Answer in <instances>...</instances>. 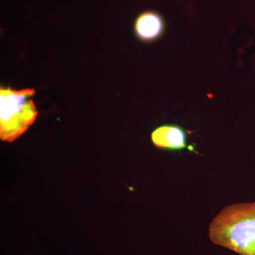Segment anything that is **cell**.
I'll use <instances>...</instances> for the list:
<instances>
[{"label":"cell","mask_w":255,"mask_h":255,"mask_svg":"<svg viewBox=\"0 0 255 255\" xmlns=\"http://www.w3.org/2000/svg\"><path fill=\"white\" fill-rule=\"evenodd\" d=\"M33 88L13 90L0 88V138L11 142L22 135L34 123L38 111L32 100Z\"/></svg>","instance_id":"obj_2"},{"label":"cell","mask_w":255,"mask_h":255,"mask_svg":"<svg viewBox=\"0 0 255 255\" xmlns=\"http://www.w3.org/2000/svg\"><path fill=\"white\" fill-rule=\"evenodd\" d=\"M165 30L166 21L163 16L152 10L142 11L134 21L135 36L143 43L157 41L163 36Z\"/></svg>","instance_id":"obj_3"},{"label":"cell","mask_w":255,"mask_h":255,"mask_svg":"<svg viewBox=\"0 0 255 255\" xmlns=\"http://www.w3.org/2000/svg\"><path fill=\"white\" fill-rule=\"evenodd\" d=\"M209 238L240 255H255V202L228 206L210 224Z\"/></svg>","instance_id":"obj_1"},{"label":"cell","mask_w":255,"mask_h":255,"mask_svg":"<svg viewBox=\"0 0 255 255\" xmlns=\"http://www.w3.org/2000/svg\"><path fill=\"white\" fill-rule=\"evenodd\" d=\"M152 143L162 150L179 151L187 148V135L182 127L165 124L156 128L151 133Z\"/></svg>","instance_id":"obj_4"}]
</instances>
